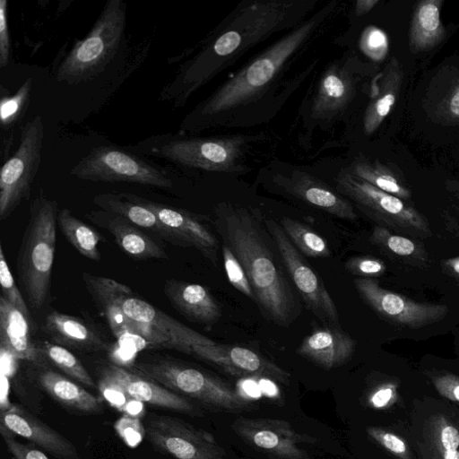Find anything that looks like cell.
<instances>
[{"mask_svg": "<svg viewBox=\"0 0 459 459\" xmlns=\"http://www.w3.org/2000/svg\"><path fill=\"white\" fill-rule=\"evenodd\" d=\"M424 439V455L429 459H459V431L443 416L429 420Z\"/></svg>", "mask_w": 459, "mask_h": 459, "instance_id": "obj_33", "label": "cell"}, {"mask_svg": "<svg viewBox=\"0 0 459 459\" xmlns=\"http://www.w3.org/2000/svg\"><path fill=\"white\" fill-rule=\"evenodd\" d=\"M222 257L225 272L231 285L245 296L255 300V295L244 268L225 245H222Z\"/></svg>", "mask_w": 459, "mask_h": 459, "instance_id": "obj_41", "label": "cell"}, {"mask_svg": "<svg viewBox=\"0 0 459 459\" xmlns=\"http://www.w3.org/2000/svg\"><path fill=\"white\" fill-rule=\"evenodd\" d=\"M371 241L385 251L406 259L420 260L426 258L425 253L415 242L404 236L381 227L376 226L371 235Z\"/></svg>", "mask_w": 459, "mask_h": 459, "instance_id": "obj_36", "label": "cell"}, {"mask_svg": "<svg viewBox=\"0 0 459 459\" xmlns=\"http://www.w3.org/2000/svg\"><path fill=\"white\" fill-rule=\"evenodd\" d=\"M232 429L245 442L276 459H309L299 444L315 441L281 420L240 417L233 422Z\"/></svg>", "mask_w": 459, "mask_h": 459, "instance_id": "obj_15", "label": "cell"}, {"mask_svg": "<svg viewBox=\"0 0 459 459\" xmlns=\"http://www.w3.org/2000/svg\"><path fill=\"white\" fill-rule=\"evenodd\" d=\"M74 177L93 182H126L169 189L171 178L151 160L116 146L92 148L71 169Z\"/></svg>", "mask_w": 459, "mask_h": 459, "instance_id": "obj_9", "label": "cell"}, {"mask_svg": "<svg viewBox=\"0 0 459 459\" xmlns=\"http://www.w3.org/2000/svg\"><path fill=\"white\" fill-rule=\"evenodd\" d=\"M44 123L38 115L22 127L15 152L6 159L0 171V220H5L30 195L31 184L40 161Z\"/></svg>", "mask_w": 459, "mask_h": 459, "instance_id": "obj_10", "label": "cell"}, {"mask_svg": "<svg viewBox=\"0 0 459 459\" xmlns=\"http://www.w3.org/2000/svg\"><path fill=\"white\" fill-rule=\"evenodd\" d=\"M100 380L114 385L128 398L152 406L202 417L204 412L199 404L182 396L151 377L117 364H108L100 372Z\"/></svg>", "mask_w": 459, "mask_h": 459, "instance_id": "obj_14", "label": "cell"}, {"mask_svg": "<svg viewBox=\"0 0 459 459\" xmlns=\"http://www.w3.org/2000/svg\"><path fill=\"white\" fill-rule=\"evenodd\" d=\"M368 435L377 443L402 459H411L406 444L398 436L379 428L367 429Z\"/></svg>", "mask_w": 459, "mask_h": 459, "instance_id": "obj_45", "label": "cell"}, {"mask_svg": "<svg viewBox=\"0 0 459 459\" xmlns=\"http://www.w3.org/2000/svg\"><path fill=\"white\" fill-rule=\"evenodd\" d=\"M273 183L286 195L342 220L355 221L352 204L335 189L299 169L276 173Z\"/></svg>", "mask_w": 459, "mask_h": 459, "instance_id": "obj_18", "label": "cell"}, {"mask_svg": "<svg viewBox=\"0 0 459 459\" xmlns=\"http://www.w3.org/2000/svg\"><path fill=\"white\" fill-rule=\"evenodd\" d=\"M317 0H255L239 4L182 65L160 91L159 100L182 108L189 98L246 52L272 35L307 18Z\"/></svg>", "mask_w": 459, "mask_h": 459, "instance_id": "obj_1", "label": "cell"}, {"mask_svg": "<svg viewBox=\"0 0 459 459\" xmlns=\"http://www.w3.org/2000/svg\"><path fill=\"white\" fill-rule=\"evenodd\" d=\"M0 425L57 459L80 458L77 448L69 439L21 405L2 407Z\"/></svg>", "mask_w": 459, "mask_h": 459, "instance_id": "obj_21", "label": "cell"}, {"mask_svg": "<svg viewBox=\"0 0 459 459\" xmlns=\"http://www.w3.org/2000/svg\"><path fill=\"white\" fill-rule=\"evenodd\" d=\"M280 225L289 239L303 255L315 258H325L330 255L331 252L325 238L309 226L289 217H282Z\"/></svg>", "mask_w": 459, "mask_h": 459, "instance_id": "obj_34", "label": "cell"}, {"mask_svg": "<svg viewBox=\"0 0 459 459\" xmlns=\"http://www.w3.org/2000/svg\"><path fill=\"white\" fill-rule=\"evenodd\" d=\"M345 269L358 278L371 279L381 276L386 270L385 263L376 257L362 255L345 262Z\"/></svg>", "mask_w": 459, "mask_h": 459, "instance_id": "obj_43", "label": "cell"}, {"mask_svg": "<svg viewBox=\"0 0 459 459\" xmlns=\"http://www.w3.org/2000/svg\"><path fill=\"white\" fill-rule=\"evenodd\" d=\"M445 264L451 273L459 277V256L446 260Z\"/></svg>", "mask_w": 459, "mask_h": 459, "instance_id": "obj_50", "label": "cell"}, {"mask_svg": "<svg viewBox=\"0 0 459 459\" xmlns=\"http://www.w3.org/2000/svg\"><path fill=\"white\" fill-rule=\"evenodd\" d=\"M264 219L253 210L221 203L215 209L214 225L222 245L244 268L262 315L287 327L299 315L300 305Z\"/></svg>", "mask_w": 459, "mask_h": 459, "instance_id": "obj_3", "label": "cell"}, {"mask_svg": "<svg viewBox=\"0 0 459 459\" xmlns=\"http://www.w3.org/2000/svg\"><path fill=\"white\" fill-rule=\"evenodd\" d=\"M396 387L394 384H385L377 388L370 397L371 404L376 408L387 406L395 397Z\"/></svg>", "mask_w": 459, "mask_h": 459, "instance_id": "obj_48", "label": "cell"}, {"mask_svg": "<svg viewBox=\"0 0 459 459\" xmlns=\"http://www.w3.org/2000/svg\"><path fill=\"white\" fill-rule=\"evenodd\" d=\"M163 291L171 306L188 320L212 325L221 316V309L210 290L197 283L169 279Z\"/></svg>", "mask_w": 459, "mask_h": 459, "instance_id": "obj_24", "label": "cell"}, {"mask_svg": "<svg viewBox=\"0 0 459 459\" xmlns=\"http://www.w3.org/2000/svg\"><path fill=\"white\" fill-rule=\"evenodd\" d=\"M44 330L56 344L83 351L108 349L100 333L82 319L53 311L47 315Z\"/></svg>", "mask_w": 459, "mask_h": 459, "instance_id": "obj_29", "label": "cell"}, {"mask_svg": "<svg viewBox=\"0 0 459 459\" xmlns=\"http://www.w3.org/2000/svg\"><path fill=\"white\" fill-rule=\"evenodd\" d=\"M248 139L245 135L196 137L181 134L150 136L134 146L142 154L180 167L210 172H242Z\"/></svg>", "mask_w": 459, "mask_h": 459, "instance_id": "obj_5", "label": "cell"}, {"mask_svg": "<svg viewBox=\"0 0 459 459\" xmlns=\"http://www.w3.org/2000/svg\"><path fill=\"white\" fill-rule=\"evenodd\" d=\"M90 220L106 229L117 245L134 259H167V252L126 219L107 212H95Z\"/></svg>", "mask_w": 459, "mask_h": 459, "instance_id": "obj_25", "label": "cell"}, {"mask_svg": "<svg viewBox=\"0 0 459 459\" xmlns=\"http://www.w3.org/2000/svg\"><path fill=\"white\" fill-rule=\"evenodd\" d=\"M403 82L402 65L392 57L377 76L376 91L373 92L363 116V130L373 134L389 115L399 96Z\"/></svg>", "mask_w": 459, "mask_h": 459, "instance_id": "obj_28", "label": "cell"}, {"mask_svg": "<svg viewBox=\"0 0 459 459\" xmlns=\"http://www.w3.org/2000/svg\"><path fill=\"white\" fill-rule=\"evenodd\" d=\"M126 21V3L107 1L91 30L76 41L58 65L57 81L78 83L100 74L122 44Z\"/></svg>", "mask_w": 459, "mask_h": 459, "instance_id": "obj_7", "label": "cell"}, {"mask_svg": "<svg viewBox=\"0 0 459 459\" xmlns=\"http://www.w3.org/2000/svg\"><path fill=\"white\" fill-rule=\"evenodd\" d=\"M113 426L116 433L129 447H135L145 438L144 425L140 417L124 413Z\"/></svg>", "mask_w": 459, "mask_h": 459, "instance_id": "obj_42", "label": "cell"}, {"mask_svg": "<svg viewBox=\"0 0 459 459\" xmlns=\"http://www.w3.org/2000/svg\"><path fill=\"white\" fill-rule=\"evenodd\" d=\"M335 183V190L378 226L414 238L430 235L428 221L420 212L402 199L356 177L348 169H342L337 175Z\"/></svg>", "mask_w": 459, "mask_h": 459, "instance_id": "obj_8", "label": "cell"}, {"mask_svg": "<svg viewBox=\"0 0 459 459\" xmlns=\"http://www.w3.org/2000/svg\"><path fill=\"white\" fill-rule=\"evenodd\" d=\"M434 117L443 125L459 124V76L452 82L442 94L435 106Z\"/></svg>", "mask_w": 459, "mask_h": 459, "instance_id": "obj_38", "label": "cell"}, {"mask_svg": "<svg viewBox=\"0 0 459 459\" xmlns=\"http://www.w3.org/2000/svg\"><path fill=\"white\" fill-rule=\"evenodd\" d=\"M120 303L127 317L150 325L172 344L173 350L191 355L193 345L215 342L134 296L133 290L126 285L122 292Z\"/></svg>", "mask_w": 459, "mask_h": 459, "instance_id": "obj_19", "label": "cell"}, {"mask_svg": "<svg viewBox=\"0 0 459 459\" xmlns=\"http://www.w3.org/2000/svg\"><path fill=\"white\" fill-rule=\"evenodd\" d=\"M378 3V0H358L355 3V14L358 16L366 14L370 10H372Z\"/></svg>", "mask_w": 459, "mask_h": 459, "instance_id": "obj_49", "label": "cell"}, {"mask_svg": "<svg viewBox=\"0 0 459 459\" xmlns=\"http://www.w3.org/2000/svg\"><path fill=\"white\" fill-rule=\"evenodd\" d=\"M356 342L339 325H325L307 335L297 353L325 369L340 367L352 356Z\"/></svg>", "mask_w": 459, "mask_h": 459, "instance_id": "obj_23", "label": "cell"}, {"mask_svg": "<svg viewBox=\"0 0 459 459\" xmlns=\"http://www.w3.org/2000/svg\"><path fill=\"white\" fill-rule=\"evenodd\" d=\"M244 388L249 395L257 396L258 389L253 382L247 381L244 384Z\"/></svg>", "mask_w": 459, "mask_h": 459, "instance_id": "obj_52", "label": "cell"}, {"mask_svg": "<svg viewBox=\"0 0 459 459\" xmlns=\"http://www.w3.org/2000/svg\"><path fill=\"white\" fill-rule=\"evenodd\" d=\"M8 2L0 0V67L8 65L11 53V39L8 26Z\"/></svg>", "mask_w": 459, "mask_h": 459, "instance_id": "obj_46", "label": "cell"}, {"mask_svg": "<svg viewBox=\"0 0 459 459\" xmlns=\"http://www.w3.org/2000/svg\"><path fill=\"white\" fill-rule=\"evenodd\" d=\"M32 79L28 78L13 95L2 93L0 100V118L3 129L17 123L24 115L30 102Z\"/></svg>", "mask_w": 459, "mask_h": 459, "instance_id": "obj_37", "label": "cell"}, {"mask_svg": "<svg viewBox=\"0 0 459 459\" xmlns=\"http://www.w3.org/2000/svg\"><path fill=\"white\" fill-rule=\"evenodd\" d=\"M361 51L370 59L382 61L388 53V38L384 30L376 27H367L359 39Z\"/></svg>", "mask_w": 459, "mask_h": 459, "instance_id": "obj_40", "label": "cell"}, {"mask_svg": "<svg viewBox=\"0 0 459 459\" xmlns=\"http://www.w3.org/2000/svg\"><path fill=\"white\" fill-rule=\"evenodd\" d=\"M261 389L267 394L268 395H274L276 390L273 384H272L270 381H267L264 379L261 381Z\"/></svg>", "mask_w": 459, "mask_h": 459, "instance_id": "obj_51", "label": "cell"}, {"mask_svg": "<svg viewBox=\"0 0 459 459\" xmlns=\"http://www.w3.org/2000/svg\"><path fill=\"white\" fill-rule=\"evenodd\" d=\"M134 368L210 411L235 412L256 407L221 378L175 359L141 361L134 365Z\"/></svg>", "mask_w": 459, "mask_h": 459, "instance_id": "obj_6", "label": "cell"}, {"mask_svg": "<svg viewBox=\"0 0 459 459\" xmlns=\"http://www.w3.org/2000/svg\"><path fill=\"white\" fill-rule=\"evenodd\" d=\"M30 321L17 307L0 297V348L14 359L45 367L48 359L32 342Z\"/></svg>", "mask_w": 459, "mask_h": 459, "instance_id": "obj_22", "label": "cell"}, {"mask_svg": "<svg viewBox=\"0 0 459 459\" xmlns=\"http://www.w3.org/2000/svg\"><path fill=\"white\" fill-rule=\"evenodd\" d=\"M0 433L13 459H49L44 452L36 448L32 444L18 441L13 433L1 425Z\"/></svg>", "mask_w": 459, "mask_h": 459, "instance_id": "obj_44", "label": "cell"}, {"mask_svg": "<svg viewBox=\"0 0 459 459\" xmlns=\"http://www.w3.org/2000/svg\"><path fill=\"white\" fill-rule=\"evenodd\" d=\"M443 3L442 0H423L415 4L409 30V47L412 53L430 50L446 38V28L440 19Z\"/></svg>", "mask_w": 459, "mask_h": 459, "instance_id": "obj_30", "label": "cell"}, {"mask_svg": "<svg viewBox=\"0 0 459 459\" xmlns=\"http://www.w3.org/2000/svg\"><path fill=\"white\" fill-rule=\"evenodd\" d=\"M264 221L285 270L307 308L326 325H339L335 303L319 275L289 239L279 223L269 218Z\"/></svg>", "mask_w": 459, "mask_h": 459, "instance_id": "obj_12", "label": "cell"}, {"mask_svg": "<svg viewBox=\"0 0 459 459\" xmlns=\"http://www.w3.org/2000/svg\"><path fill=\"white\" fill-rule=\"evenodd\" d=\"M354 285L361 299L381 317L397 325L418 329L442 320L446 305L421 303L382 288L373 279L356 278Z\"/></svg>", "mask_w": 459, "mask_h": 459, "instance_id": "obj_13", "label": "cell"}, {"mask_svg": "<svg viewBox=\"0 0 459 459\" xmlns=\"http://www.w3.org/2000/svg\"><path fill=\"white\" fill-rule=\"evenodd\" d=\"M145 439L159 453L176 459H222L225 450L213 436L182 419L149 413L143 420Z\"/></svg>", "mask_w": 459, "mask_h": 459, "instance_id": "obj_11", "label": "cell"}, {"mask_svg": "<svg viewBox=\"0 0 459 459\" xmlns=\"http://www.w3.org/2000/svg\"><path fill=\"white\" fill-rule=\"evenodd\" d=\"M347 169L375 187L402 200H408L411 196V190L402 179L388 166L379 161L358 158Z\"/></svg>", "mask_w": 459, "mask_h": 459, "instance_id": "obj_31", "label": "cell"}, {"mask_svg": "<svg viewBox=\"0 0 459 459\" xmlns=\"http://www.w3.org/2000/svg\"><path fill=\"white\" fill-rule=\"evenodd\" d=\"M59 211L56 200L39 195L30 204L18 251V280L34 309H41L49 296Z\"/></svg>", "mask_w": 459, "mask_h": 459, "instance_id": "obj_4", "label": "cell"}, {"mask_svg": "<svg viewBox=\"0 0 459 459\" xmlns=\"http://www.w3.org/2000/svg\"><path fill=\"white\" fill-rule=\"evenodd\" d=\"M357 65L347 58L335 61L326 68L312 100L310 116L313 119L330 121L348 108L357 93Z\"/></svg>", "mask_w": 459, "mask_h": 459, "instance_id": "obj_17", "label": "cell"}, {"mask_svg": "<svg viewBox=\"0 0 459 459\" xmlns=\"http://www.w3.org/2000/svg\"><path fill=\"white\" fill-rule=\"evenodd\" d=\"M0 283L2 295L10 304L21 310L31 322L29 307L17 287L0 244Z\"/></svg>", "mask_w": 459, "mask_h": 459, "instance_id": "obj_39", "label": "cell"}, {"mask_svg": "<svg viewBox=\"0 0 459 459\" xmlns=\"http://www.w3.org/2000/svg\"><path fill=\"white\" fill-rule=\"evenodd\" d=\"M37 380L45 393L72 414L95 415L103 412L102 399L56 371L43 369L38 374Z\"/></svg>", "mask_w": 459, "mask_h": 459, "instance_id": "obj_26", "label": "cell"}, {"mask_svg": "<svg viewBox=\"0 0 459 459\" xmlns=\"http://www.w3.org/2000/svg\"><path fill=\"white\" fill-rule=\"evenodd\" d=\"M39 347L46 359L71 378L91 388L96 386L87 369L67 348L49 342H42Z\"/></svg>", "mask_w": 459, "mask_h": 459, "instance_id": "obj_35", "label": "cell"}, {"mask_svg": "<svg viewBox=\"0 0 459 459\" xmlns=\"http://www.w3.org/2000/svg\"><path fill=\"white\" fill-rule=\"evenodd\" d=\"M57 224L67 241L83 256L99 261V244L104 238L92 227L78 219L69 209L59 211Z\"/></svg>", "mask_w": 459, "mask_h": 459, "instance_id": "obj_32", "label": "cell"}, {"mask_svg": "<svg viewBox=\"0 0 459 459\" xmlns=\"http://www.w3.org/2000/svg\"><path fill=\"white\" fill-rule=\"evenodd\" d=\"M331 1L243 66L183 118L178 134H197L220 126H240L255 102L276 86L284 67L337 8Z\"/></svg>", "mask_w": 459, "mask_h": 459, "instance_id": "obj_2", "label": "cell"}, {"mask_svg": "<svg viewBox=\"0 0 459 459\" xmlns=\"http://www.w3.org/2000/svg\"><path fill=\"white\" fill-rule=\"evenodd\" d=\"M93 203L102 211L119 215L134 225L158 235L159 238L181 247L177 237L159 220L157 215L140 202L131 193H103L93 197Z\"/></svg>", "mask_w": 459, "mask_h": 459, "instance_id": "obj_27", "label": "cell"}, {"mask_svg": "<svg viewBox=\"0 0 459 459\" xmlns=\"http://www.w3.org/2000/svg\"><path fill=\"white\" fill-rule=\"evenodd\" d=\"M193 356L240 377H261L288 385L290 374L259 353L238 345L195 344Z\"/></svg>", "mask_w": 459, "mask_h": 459, "instance_id": "obj_16", "label": "cell"}, {"mask_svg": "<svg viewBox=\"0 0 459 459\" xmlns=\"http://www.w3.org/2000/svg\"><path fill=\"white\" fill-rule=\"evenodd\" d=\"M152 210L179 240L182 247H194L215 266L218 264L219 242L215 235L195 214L131 194Z\"/></svg>", "mask_w": 459, "mask_h": 459, "instance_id": "obj_20", "label": "cell"}, {"mask_svg": "<svg viewBox=\"0 0 459 459\" xmlns=\"http://www.w3.org/2000/svg\"><path fill=\"white\" fill-rule=\"evenodd\" d=\"M434 385L437 390L446 398L459 402V377L445 374L435 377Z\"/></svg>", "mask_w": 459, "mask_h": 459, "instance_id": "obj_47", "label": "cell"}]
</instances>
